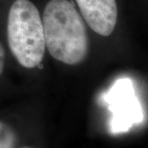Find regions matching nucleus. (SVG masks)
Returning a JSON list of instances; mask_svg holds the SVG:
<instances>
[{
  "label": "nucleus",
  "mask_w": 148,
  "mask_h": 148,
  "mask_svg": "<svg viewBox=\"0 0 148 148\" xmlns=\"http://www.w3.org/2000/svg\"><path fill=\"white\" fill-rule=\"evenodd\" d=\"M0 49H1V67H0V69H1V73H3V56L4 55V52H3V46L1 45V48H0Z\"/></svg>",
  "instance_id": "423d86ee"
},
{
  "label": "nucleus",
  "mask_w": 148,
  "mask_h": 148,
  "mask_svg": "<svg viewBox=\"0 0 148 148\" xmlns=\"http://www.w3.org/2000/svg\"><path fill=\"white\" fill-rule=\"evenodd\" d=\"M0 148H13L16 143V135L5 123L1 122L0 126Z\"/></svg>",
  "instance_id": "39448f33"
},
{
  "label": "nucleus",
  "mask_w": 148,
  "mask_h": 148,
  "mask_svg": "<svg viewBox=\"0 0 148 148\" xmlns=\"http://www.w3.org/2000/svg\"><path fill=\"white\" fill-rule=\"evenodd\" d=\"M22 148H32V147H22Z\"/></svg>",
  "instance_id": "0eeeda50"
},
{
  "label": "nucleus",
  "mask_w": 148,
  "mask_h": 148,
  "mask_svg": "<svg viewBox=\"0 0 148 148\" xmlns=\"http://www.w3.org/2000/svg\"><path fill=\"white\" fill-rule=\"evenodd\" d=\"M88 26L97 34L108 36L117 22L115 0H76Z\"/></svg>",
  "instance_id": "20e7f679"
},
{
  "label": "nucleus",
  "mask_w": 148,
  "mask_h": 148,
  "mask_svg": "<svg viewBox=\"0 0 148 148\" xmlns=\"http://www.w3.org/2000/svg\"><path fill=\"white\" fill-rule=\"evenodd\" d=\"M8 41L22 67L33 69L42 61L46 47L44 26L36 7L29 0H16L11 6Z\"/></svg>",
  "instance_id": "f03ea898"
},
{
  "label": "nucleus",
  "mask_w": 148,
  "mask_h": 148,
  "mask_svg": "<svg viewBox=\"0 0 148 148\" xmlns=\"http://www.w3.org/2000/svg\"><path fill=\"white\" fill-rule=\"evenodd\" d=\"M102 100L111 112L112 132H126L133 124L143 121V109L130 79L117 80L103 95Z\"/></svg>",
  "instance_id": "7ed1b4c3"
},
{
  "label": "nucleus",
  "mask_w": 148,
  "mask_h": 148,
  "mask_svg": "<svg viewBox=\"0 0 148 148\" xmlns=\"http://www.w3.org/2000/svg\"><path fill=\"white\" fill-rule=\"evenodd\" d=\"M45 44L54 59L69 65L84 61L89 38L82 16L68 0H51L43 15Z\"/></svg>",
  "instance_id": "f257e3e1"
}]
</instances>
